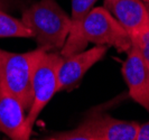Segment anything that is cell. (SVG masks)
<instances>
[{"instance_id": "1", "label": "cell", "mask_w": 149, "mask_h": 140, "mask_svg": "<svg viewBox=\"0 0 149 140\" xmlns=\"http://www.w3.org/2000/svg\"><path fill=\"white\" fill-rule=\"evenodd\" d=\"M45 52L62 49L68 36L71 20L55 0H39L22 13L20 19Z\"/></svg>"}, {"instance_id": "2", "label": "cell", "mask_w": 149, "mask_h": 140, "mask_svg": "<svg viewBox=\"0 0 149 140\" xmlns=\"http://www.w3.org/2000/svg\"><path fill=\"white\" fill-rule=\"evenodd\" d=\"M45 51L37 48L27 53H10L0 48V85L16 96L25 110L33 101V74Z\"/></svg>"}, {"instance_id": "3", "label": "cell", "mask_w": 149, "mask_h": 140, "mask_svg": "<svg viewBox=\"0 0 149 140\" xmlns=\"http://www.w3.org/2000/svg\"><path fill=\"white\" fill-rule=\"evenodd\" d=\"M63 56L46 52L38 61L33 74V101L26 116L27 130L31 133L38 116L57 93V72Z\"/></svg>"}, {"instance_id": "4", "label": "cell", "mask_w": 149, "mask_h": 140, "mask_svg": "<svg viewBox=\"0 0 149 140\" xmlns=\"http://www.w3.org/2000/svg\"><path fill=\"white\" fill-rule=\"evenodd\" d=\"M82 37L89 44L113 46L118 52H128L131 37L104 7L92 8L82 26Z\"/></svg>"}, {"instance_id": "5", "label": "cell", "mask_w": 149, "mask_h": 140, "mask_svg": "<svg viewBox=\"0 0 149 140\" xmlns=\"http://www.w3.org/2000/svg\"><path fill=\"white\" fill-rule=\"evenodd\" d=\"M107 52L108 46L97 45L93 48L63 57L57 72V92L76 88L84 74L103 59Z\"/></svg>"}, {"instance_id": "6", "label": "cell", "mask_w": 149, "mask_h": 140, "mask_svg": "<svg viewBox=\"0 0 149 140\" xmlns=\"http://www.w3.org/2000/svg\"><path fill=\"white\" fill-rule=\"evenodd\" d=\"M90 140H136L139 123L93 112L80 125Z\"/></svg>"}, {"instance_id": "7", "label": "cell", "mask_w": 149, "mask_h": 140, "mask_svg": "<svg viewBox=\"0 0 149 140\" xmlns=\"http://www.w3.org/2000/svg\"><path fill=\"white\" fill-rule=\"evenodd\" d=\"M127 54L121 72L129 88V95L149 112V68L134 46L131 45Z\"/></svg>"}, {"instance_id": "8", "label": "cell", "mask_w": 149, "mask_h": 140, "mask_svg": "<svg viewBox=\"0 0 149 140\" xmlns=\"http://www.w3.org/2000/svg\"><path fill=\"white\" fill-rule=\"evenodd\" d=\"M25 111L22 102L0 85V132L13 140L29 139Z\"/></svg>"}, {"instance_id": "9", "label": "cell", "mask_w": 149, "mask_h": 140, "mask_svg": "<svg viewBox=\"0 0 149 140\" xmlns=\"http://www.w3.org/2000/svg\"><path fill=\"white\" fill-rule=\"evenodd\" d=\"M103 7L111 14L130 37L149 29V17L142 0H104Z\"/></svg>"}, {"instance_id": "10", "label": "cell", "mask_w": 149, "mask_h": 140, "mask_svg": "<svg viewBox=\"0 0 149 140\" xmlns=\"http://www.w3.org/2000/svg\"><path fill=\"white\" fill-rule=\"evenodd\" d=\"M97 0H72V16L70 18L71 26L66 42L61 49V55L67 57L75 53L82 52L86 48L88 43L82 37V26L86 16Z\"/></svg>"}, {"instance_id": "11", "label": "cell", "mask_w": 149, "mask_h": 140, "mask_svg": "<svg viewBox=\"0 0 149 140\" xmlns=\"http://www.w3.org/2000/svg\"><path fill=\"white\" fill-rule=\"evenodd\" d=\"M8 37H34L33 31L19 19L14 18L0 9V38Z\"/></svg>"}, {"instance_id": "12", "label": "cell", "mask_w": 149, "mask_h": 140, "mask_svg": "<svg viewBox=\"0 0 149 140\" xmlns=\"http://www.w3.org/2000/svg\"><path fill=\"white\" fill-rule=\"evenodd\" d=\"M131 45L138 49L149 68V29L131 37Z\"/></svg>"}, {"instance_id": "13", "label": "cell", "mask_w": 149, "mask_h": 140, "mask_svg": "<svg viewBox=\"0 0 149 140\" xmlns=\"http://www.w3.org/2000/svg\"><path fill=\"white\" fill-rule=\"evenodd\" d=\"M136 140H149V121L141 123V125L139 123Z\"/></svg>"}, {"instance_id": "14", "label": "cell", "mask_w": 149, "mask_h": 140, "mask_svg": "<svg viewBox=\"0 0 149 140\" xmlns=\"http://www.w3.org/2000/svg\"><path fill=\"white\" fill-rule=\"evenodd\" d=\"M146 5V8H147V11H148V17H149V2H145Z\"/></svg>"}, {"instance_id": "15", "label": "cell", "mask_w": 149, "mask_h": 140, "mask_svg": "<svg viewBox=\"0 0 149 140\" xmlns=\"http://www.w3.org/2000/svg\"><path fill=\"white\" fill-rule=\"evenodd\" d=\"M143 2H149V0H142Z\"/></svg>"}]
</instances>
